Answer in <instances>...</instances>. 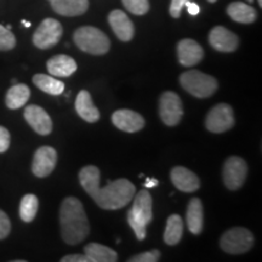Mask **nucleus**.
Wrapping results in <instances>:
<instances>
[{"instance_id": "nucleus-1", "label": "nucleus", "mask_w": 262, "mask_h": 262, "mask_svg": "<svg viewBox=\"0 0 262 262\" xmlns=\"http://www.w3.org/2000/svg\"><path fill=\"white\" fill-rule=\"evenodd\" d=\"M100 178V170L94 165L85 166L79 172L81 187L104 210L122 209L129 204L135 195V186L127 179H118L101 188Z\"/></svg>"}, {"instance_id": "nucleus-2", "label": "nucleus", "mask_w": 262, "mask_h": 262, "mask_svg": "<svg viewBox=\"0 0 262 262\" xmlns=\"http://www.w3.org/2000/svg\"><path fill=\"white\" fill-rule=\"evenodd\" d=\"M60 225L62 238L70 245L79 244L89 235V220L79 199L74 196L63 199L60 209Z\"/></svg>"}, {"instance_id": "nucleus-3", "label": "nucleus", "mask_w": 262, "mask_h": 262, "mask_svg": "<svg viewBox=\"0 0 262 262\" xmlns=\"http://www.w3.org/2000/svg\"><path fill=\"white\" fill-rule=\"evenodd\" d=\"M152 217V196L147 189H142L136 194L133 208L127 212V222L139 241L146 238L147 226L150 224Z\"/></svg>"}, {"instance_id": "nucleus-4", "label": "nucleus", "mask_w": 262, "mask_h": 262, "mask_svg": "<svg viewBox=\"0 0 262 262\" xmlns=\"http://www.w3.org/2000/svg\"><path fill=\"white\" fill-rule=\"evenodd\" d=\"M74 42L81 51L91 55H104L111 48L110 39L102 31L91 26H85L75 31Z\"/></svg>"}, {"instance_id": "nucleus-5", "label": "nucleus", "mask_w": 262, "mask_h": 262, "mask_svg": "<svg viewBox=\"0 0 262 262\" xmlns=\"http://www.w3.org/2000/svg\"><path fill=\"white\" fill-rule=\"evenodd\" d=\"M180 84L187 93L198 98L210 97L219 88L217 80L214 77L195 70L182 73Z\"/></svg>"}, {"instance_id": "nucleus-6", "label": "nucleus", "mask_w": 262, "mask_h": 262, "mask_svg": "<svg viewBox=\"0 0 262 262\" xmlns=\"http://www.w3.org/2000/svg\"><path fill=\"white\" fill-rule=\"evenodd\" d=\"M254 245V235L243 227H234L225 232L221 237L220 247L227 254H244Z\"/></svg>"}, {"instance_id": "nucleus-7", "label": "nucleus", "mask_w": 262, "mask_h": 262, "mask_svg": "<svg viewBox=\"0 0 262 262\" xmlns=\"http://www.w3.org/2000/svg\"><path fill=\"white\" fill-rule=\"evenodd\" d=\"M63 28L57 19L45 18L33 34V44L38 49L47 50L61 40Z\"/></svg>"}, {"instance_id": "nucleus-8", "label": "nucleus", "mask_w": 262, "mask_h": 262, "mask_svg": "<svg viewBox=\"0 0 262 262\" xmlns=\"http://www.w3.org/2000/svg\"><path fill=\"white\" fill-rule=\"evenodd\" d=\"M234 125V114L227 103H219L209 111L205 118V127L214 134H222Z\"/></svg>"}, {"instance_id": "nucleus-9", "label": "nucleus", "mask_w": 262, "mask_h": 262, "mask_svg": "<svg viewBox=\"0 0 262 262\" xmlns=\"http://www.w3.org/2000/svg\"><path fill=\"white\" fill-rule=\"evenodd\" d=\"M159 116L164 124L175 126L181 122L183 107L181 98L173 91H165L159 98Z\"/></svg>"}, {"instance_id": "nucleus-10", "label": "nucleus", "mask_w": 262, "mask_h": 262, "mask_svg": "<svg viewBox=\"0 0 262 262\" xmlns=\"http://www.w3.org/2000/svg\"><path fill=\"white\" fill-rule=\"evenodd\" d=\"M248 175V165L241 157H229L224 164L222 178L225 186L231 191H237L243 186Z\"/></svg>"}, {"instance_id": "nucleus-11", "label": "nucleus", "mask_w": 262, "mask_h": 262, "mask_svg": "<svg viewBox=\"0 0 262 262\" xmlns=\"http://www.w3.org/2000/svg\"><path fill=\"white\" fill-rule=\"evenodd\" d=\"M57 163V153L52 147L42 146L34 153L32 171L37 178H47L54 171Z\"/></svg>"}, {"instance_id": "nucleus-12", "label": "nucleus", "mask_w": 262, "mask_h": 262, "mask_svg": "<svg viewBox=\"0 0 262 262\" xmlns=\"http://www.w3.org/2000/svg\"><path fill=\"white\" fill-rule=\"evenodd\" d=\"M25 119L29 124L35 133L39 135H49L52 130L51 118L47 113L44 108L37 106V104H29L25 108Z\"/></svg>"}, {"instance_id": "nucleus-13", "label": "nucleus", "mask_w": 262, "mask_h": 262, "mask_svg": "<svg viewBox=\"0 0 262 262\" xmlns=\"http://www.w3.org/2000/svg\"><path fill=\"white\" fill-rule=\"evenodd\" d=\"M209 42L215 50L220 52H233L239 47V38L227 28L217 26L211 29Z\"/></svg>"}, {"instance_id": "nucleus-14", "label": "nucleus", "mask_w": 262, "mask_h": 262, "mask_svg": "<svg viewBox=\"0 0 262 262\" xmlns=\"http://www.w3.org/2000/svg\"><path fill=\"white\" fill-rule=\"evenodd\" d=\"M204 57V50L193 39H182L178 44V58L183 67L198 64Z\"/></svg>"}, {"instance_id": "nucleus-15", "label": "nucleus", "mask_w": 262, "mask_h": 262, "mask_svg": "<svg viewBox=\"0 0 262 262\" xmlns=\"http://www.w3.org/2000/svg\"><path fill=\"white\" fill-rule=\"evenodd\" d=\"M112 123L125 133H136L145 126V118L135 111L118 110L112 114Z\"/></svg>"}, {"instance_id": "nucleus-16", "label": "nucleus", "mask_w": 262, "mask_h": 262, "mask_svg": "<svg viewBox=\"0 0 262 262\" xmlns=\"http://www.w3.org/2000/svg\"><path fill=\"white\" fill-rule=\"evenodd\" d=\"M108 22H110L111 28L113 29L114 34L122 41H130L135 34V28H134L133 22L127 17L125 12L122 10H113L108 15Z\"/></svg>"}, {"instance_id": "nucleus-17", "label": "nucleus", "mask_w": 262, "mask_h": 262, "mask_svg": "<svg viewBox=\"0 0 262 262\" xmlns=\"http://www.w3.org/2000/svg\"><path fill=\"white\" fill-rule=\"evenodd\" d=\"M170 178H171L173 186L181 192L192 193L201 187V181H199L198 176L183 166H175L171 170Z\"/></svg>"}, {"instance_id": "nucleus-18", "label": "nucleus", "mask_w": 262, "mask_h": 262, "mask_svg": "<svg viewBox=\"0 0 262 262\" xmlns=\"http://www.w3.org/2000/svg\"><path fill=\"white\" fill-rule=\"evenodd\" d=\"M56 14L67 17L80 16L89 9V0H49Z\"/></svg>"}, {"instance_id": "nucleus-19", "label": "nucleus", "mask_w": 262, "mask_h": 262, "mask_svg": "<svg viewBox=\"0 0 262 262\" xmlns=\"http://www.w3.org/2000/svg\"><path fill=\"white\" fill-rule=\"evenodd\" d=\"M47 68L52 77L67 78L77 71V62L67 55H56L48 61Z\"/></svg>"}, {"instance_id": "nucleus-20", "label": "nucleus", "mask_w": 262, "mask_h": 262, "mask_svg": "<svg viewBox=\"0 0 262 262\" xmlns=\"http://www.w3.org/2000/svg\"><path fill=\"white\" fill-rule=\"evenodd\" d=\"M75 111L88 123H96L100 119V112L86 90H81L75 98Z\"/></svg>"}, {"instance_id": "nucleus-21", "label": "nucleus", "mask_w": 262, "mask_h": 262, "mask_svg": "<svg viewBox=\"0 0 262 262\" xmlns=\"http://www.w3.org/2000/svg\"><path fill=\"white\" fill-rule=\"evenodd\" d=\"M186 220L189 232L193 234H201L204 225V211L203 204L199 198H192L188 203L187 212H186Z\"/></svg>"}, {"instance_id": "nucleus-22", "label": "nucleus", "mask_w": 262, "mask_h": 262, "mask_svg": "<svg viewBox=\"0 0 262 262\" xmlns=\"http://www.w3.org/2000/svg\"><path fill=\"white\" fill-rule=\"evenodd\" d=\"M227 14L233 21L244 25L253 24L257 18L256 10L251 5H248L242 2L231 3L227 8Z\"/></svg>"}, {"instance_id": "nucleus-23", "label": "nucleus", "mask_w": 262, "mask_h": 262, "mask_svg": "<svg viewBox=\"0 0 262 262\" xmlns=\"http://www.w3.org/2000/svg\"><path fill=\"white\" fill-rule=\"evenodd\" d=\"M84 254L89 257L90 262H116L118 260V254L112 248L98 243L85 245Z\"/></svg>"}, {"instance_id": "nucleus-24", "label": "nucleus", "mask_w": 262, "mask_h": 262, "mask_svg": "<svg viewBox=\"0 0 262 262\" xmlns=\"http://www.w3.org/2000/svg\"><path fill=\"white\" fill-rule=\"evenodd\" d=\"M31 96V90L25 84H15L6 93L5 103L10 110H18L24 107Z\"/></svg>"}, {"instance_id": "nucleus-25", "label": "nucleus", "mask_w": 262, "mask_h": 262, "mask_svg": "<svg viewBox=\"0 0 262 262\" xmlns=\"http://www.w3.org/2000/svg\"><path fill=\"white\" fill-rule=\"evenodd\" d=\"M33 83H34V85L38 89H40L47 94L55 95V96L63 94L64 91V84L62 83L61 80L52 77V75L41 73L35 74L34 77H33Z\"/></svg>"}, {"instance_id": "nucleus-26", "label": "nucleus", "mask_w": 262, "mask_h": 262, "mask_svg": "<svg viewBox=\"0 0 262 262\" xmlns=\"http://www.w3.org/2000/svg\"><path fill=\"white\" fill-rule=\"evenodd\" d=\"M183 234V222L181 216L171 215L166 221L164 242L168 245H176L181 241Z\"/></svg>"}, {"instance_id": "nucleus-27", "label": "nucleus", "mask_w": 262, "mask_h": 262, "mask_svg": "<svg viewBox=\"0 0 262 262\" xmlns=\"http://www.w3.org/2000/svg\"><path fill=\"white\" fill-rule=\"evenodd\" d=\"M39 201L37 195L26 194L19 203V217L24 222H32L37 216Z\"/></svg>"}, {"instance_id": "nucleus-28", "label": "nucleus", "mask_w": 262, "mask_h": 262, "mask_svg": "<svg viewBox=\"0 0 262 262\" xmlns=\"http://www.w3.org/2000/svg\"><path fill=\"white\" fill-rule=\"evenodd\" d=\"M124 6L131 14L142 16L148 12L149 3L148 0H122Z\"/></svg>"}, {"instance_id": "nucleus-29", "label": "nucleus", "mask_w": 262, "mask_h": 262, "mask_svg": "<svg viewBox=\"0 0 262 262\" xmlns=\"http://www.w3.org/2000/svg\"><path fill=\"white\" fill-rule=\"evenodd\" d=\"M16 47V38L12 32L0 25V51L12 50Z\"/></svg>"}, {"instance_id": "nucleus-30", "label": "nucleus", "mask_w": 262, "mask_h": 262, "mask_svg": "<svg viewBox=\"0 0 262 262\" xmlns=\"http://www.w3.org/2000/svg\"><path fill=\"white\" fill-rule=\"evenodd\" d=\"M160 258V251L157 250H150V251H145V253H141L139 255H135V256L130 257V262H157L159 261Z\"/></svg>"}, {"instance_id": "nucleus-31", "label": "nucleus", "mask_w": 262, "mask_h": 262, "mask_svg": "<svg viewBox=\"0 0 262 262\" xmlns=\"http://www.w3.org/2000/svg\"><path fill=\"white\" fill-rule=\"evenodd\" d=\"M10 231H11V222H10L9 216L3 210H0V239L8 237Z\"/></svg>"}, {"instance_id": "nucleus-32", "label": "nucleus", "mask_w": 262, "mask_h": 262, "mask_svg": "<svg viewBox=\"0 0 262 262\" xmlns=\"http://www.w3.org/2000/svg\"><path fill=\"white\" fill-rule=\"evenodd\" d=\"M10 141H11V136H10L9 130L4 126H0V153H4L9 149Z\"/></svg>"}, {"instance_id": "nucleus-33", "label": "nucleus", "mask_w": 262, "mask_h": 262, "mask_svg": "<svg viewBox=\"0 0 262 262\" xmlns=\"http://www.w3.org/2000/svg\"><path fill=\"white\" fill-rule=\"evenodd\" d=\"M189 0H171V4H170V15L172 16L173 18H179L181 16V11L183 9V6Z\"/></svg>"}, {"instance_id": "nucleus-34", "label": "nucleus", "mask_w": 262, "mask_h": 262, "mask_svg": "<svg viewBox=\"0 0 262 262\" xmlns=\"http://www.w3.org/2000/svg\"><path fill=\"white\" fill-rule=\"evenodd\" d=\"M62 262H90L89 257L83 254H73V255H66L61 258Z\"/></svg>"}, {"instance_id": "nucleus-35", "label": "nucleus", "mask_w": 262, "mask_h": 262, "mask_svg": "<svg viewBox=\"0 0 262 262\" xmlns=\"http://www.w3.org/2000/svg\"><path fill=\"white\" fill-rule=\"evenodd\" d=\"M185 6H187L188 14L192 15V16H196L199 14V12H201V8H199V5H196L195 3H191V0L186 3Z\"/></svg>"}, {"instance_id": "nucleus-36", "label": "nucleus", "mask_w": 262, "mask_h": 262, "mask_svg": "<svg viewBox=\"0 0 262 262\" xmlns=\"http://www.w3.org/2000/svg\"><path fill=\"white\" fill-rule=\"evenodd\" d=\"M158 180L157 179H147V181L145 182V187L146 188H152V187H156V186H158Z\"/></svg>"}, {"instance_id": "nucleus-37", "label": "nucleus", "mask_w": 262, "mask_h": 262, "mask_svg": "<svg viewBox=\"0 0 262 262\" xmlns=\"http://www.w3.org/2000/svg\"><path fill=\"white\" fill-rule=\"evenodd\" d=\"M22 24H24V26L25 27H31V22H28V21H22Z\"/></svg>"}, {"instance_id": "nucleus-38", "label": "nucleus", "mask_w": 262, "mask_h": 262, "mask_svg": "<svg viewBox=\"0 0 262 262\" xmlns=\"http://www.w3.org/2000/svg\"><path fill=\"white\" fill-rule=\"evenodd\" d=\"M258 5L262 6V0H258Z\"/></svg>"}, {"instance_id": "nucleus-39", "label": "nucleus", "mask_w": 262, "mask_h": 262, "mask_svg": "<svg viewBox=\"0 0 262 262\" xmlns=\"http://www.w3.org/2000/svg\"><path fill=\"white\" fill-rule=\"evenodd\" d=\"M208 2H209V3H215L216 0H208Z\"/></svg>"}, {"instance_id": "nucleus-40", "label": "nucleus", "mask_w": 262, "mask_h": 262, "mask_svg": "<svg viewBox=\"0 0 262 262\" xmlns=\"http://www.w3.org/2000/svg\"><path fill=\"white\" fill-rule=\"evenodd\" d=\"M248 2H249V3H251V2H253V0H248Z\"/></svg>"}]
</instances>
